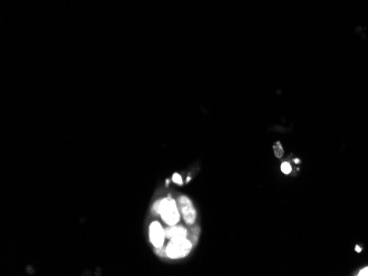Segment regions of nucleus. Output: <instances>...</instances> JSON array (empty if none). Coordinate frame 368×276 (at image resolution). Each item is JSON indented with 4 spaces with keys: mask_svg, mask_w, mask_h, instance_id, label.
<instances>
[{
    "mask_svg": "<svg viewBox=\"0 0 368 276\" xmlns=\"http://www.w3.org/2000/svg\"><path fill=\"white\" fill-rule=\"evenodd\" d=\"M281 171H282L283 174H290L291 171H292V167H291L289 163L284 162V163H282V165H281Z\"/></svg>",
    "mask_w": 368,
    "mask_h": 276,
    "instance_id": "0eeeda50",
    "label": "nucleus"
},
{
    "mask_svg": "<svg viewBox=\"0 0 368 276\" xmlns=\"http://www.w3.org/2000/svg\"><path fill=\"white\" fill-rule=\"evenodd\" d=\"M179 204H180V207H181V211H182L184 220H185L187 224H193L196 214H195V209L193 207V205H192L191 200L187 197H185V196H183V197L180 198Z\"/></svg>",
    "mask_w": 368,
    "mask_h": 276,
    "instance_id": "20e7f679",
    "label": "nucleus"
},
{
    "mask_svg": "<svg viewBox=\"0 0 368 276\" xmlns=\"http://www.w3.org/2000/svg\"><path fill=\"white\" fill-rule=\"evenodd\" d=\"M356 251H361V248H359V246H356Z\"/></svg>",
    "mask_w": 368,
    "mask_h": 276,
    "instance_id": "9b49d317",
    "label": "nucleus"
},
{
    "mask_svg": "<svg viewBox=\"0 0 368 276\" xmlns=\"http://www.w3.org/2000/svg\"><path fill=\"white\" fill-rule=\"evenodd\" d=\"M173 182H174V183H177V184H179V185H181V184L183 183L182 178H181V176H180L179 174H174V175H173Z\"/></svg>",
    "mask_w": 368,
    "mask_h": 276,
    "instance_id": "6e6552de",
    "label": "nucleus"
},
{
    "mask_svg": "<svg viewBox=\"0 0 368 276\" xmlns=\"http://www.w3.org/2000/svg\"><path fill=\"white\" fill-rule=\"evenodd\" d=\"M359 276H368V267H365V269L362 270L361 272L358 273Z\"/></svg>",
    "mask_w": 368,
    "mask_h": 276,
    "instance_id": "1a4fd4ad",
    "label": "nucleus"
},
{
    "mask_svg": "<svg viewBox=\"0 0 368 276\" xmlns=\"http://www.w3.org/2000/svg\"><path fill=\"white\" fill-rule=\"evenodd\" d=\"M185 235H186L185 229L180 228V227L171 228V229L168 230V231H166V236L171 238V239H175V238H184V237H185Z\"/></svg>",
    "mask_w": 368,
    "mask_h": 276,
    "instance_id": "39448f33",
    "label": "nucleus"
},
{
    "mask_svg": "<svg viewBox=\"0 0 368 276\" xmlns=\"http://www.w3.org/2000/svg\"><path fill=\"white\" fill-rule=\"evenodd\" d=\"M149 235H150V241L151 243L156 246V248H161L163 245V242H165V230L161 227V224L154 221L151 224H150L149 228Z\"/></svg>",
    "mask_w": 368,
    "mask_h": 276,
    "instance_id": "7ed1b4c3",
    "label": "nucleus"
},
{
    "mask_svg": "<svg viewBox=\"0 0 368 276\" xmlns=\"http://www.w3.org/2000/svg\"><path fill=\"white\" fill-rule=\"evenodd\" d=\"M274 151H275V155L277 156L278 158L282 157L283 148H282V145H281V143H280V142H277V143L274 145Z\"/></svg>",
    "mask_w": 368,
    "mask_h": 276,
    "instance_id": "423d86ee",
    "label": "nucleus"
},
{
    "mask_svg": "<svg viewBox=\"0 0 368 276\" xmlns=\"http://www.w3.org/2000/svg\"><path fill=\"white\" fill-rule=\"evenodd\" d=\"M192 244L185 238H175L171 239V242L166 248V254L171 259H178L186 256L190 252Z\"/></svg>",
    "mask_w": 368,
    "mask_h": 276,
    "instance_id": "f03ea898",
    "label": "nucleus"
},
{
    "mask_svg": "<svg viewBox=\"0 0 368 276\" xmlns=\"http://www.w3.org/2000/svg\"><path fill=\"white\" fill-rule=\"evenodd\" d=\"M294 162H295V163H300V160H298V158H295Z\"/></svg>",
    "mask_w": 368,
    "mask_h": 276,
    "instance_id": "9d476101",
    "label": "nucleus"
},
{
    "mask_svg": "<svg viewBox=\"0 0 368 276\" xmlns=\"http://www.w3.org/2000/svg\"><path fill=\"white\" fill-rule=\"evenodd\" d=\"M158 211L160 212L162 219L170 225L178 224L180 215L175 202L172 199H163L158 203Z\"/></svg>",
    "mask_w": 368,
    "mask_h": 276,
    "instance_id": "f257e3e1",
    "label": "nucleus"
}]
</instances>
